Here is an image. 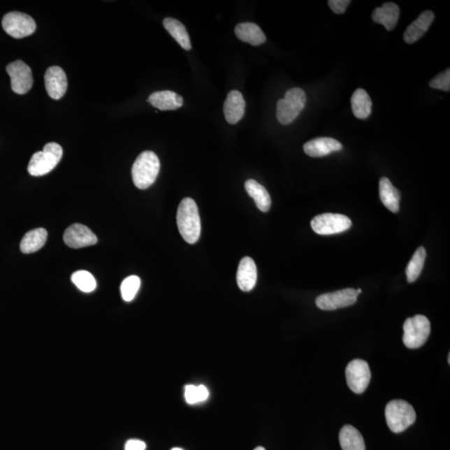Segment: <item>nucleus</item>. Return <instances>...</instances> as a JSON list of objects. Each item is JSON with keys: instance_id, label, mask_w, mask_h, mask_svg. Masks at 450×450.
<instances>
[{"instance_id": "f257e3e1", "label": "nucleus", "mask_w": 450, "mask_h": 450, "mask_svg": "<svg viewBox=\"0 0 450 450\" xmlns=\"http://www.w3.org/2000/svg\"><path fill=\"white\" fill-rule=\"evenodd\" d=\"M177 225L183 239L190 245L196 244L200 239L201 222L196 201L191 198H184L180 203L177 212Z\"/></svg>"}, {"instance_id": "f03ea898", "label": "nucleus", "mask_w": 450, "mask_h": 450, "mask_svg": "<svg viewBox=\"0 0 450 450\" xmlns=\"http://www.w3.org/2000/svg\"><path fill=\"white\" fill-rule=\"evenodd\" d=\"M160 168L159 159L152 151L138 155L132 168L133 184L138 189H146L157 180Z\"/></svg>"}, {"instance_id": "7ed1b4c3", "label": "nucleus", "mask_w": 450, "mask_h": 450, "mask_svg": "<svg viewBox=\"0 0 450 450\" xmlns=\"http://www.w3.org/2000/svg\"><path fill=\"white\" fill-rule=\"evenodd\" d=\"M63 157L62 147L56 143H48L42 151L34 154L30 159L28 172L32 176H43L58 166Z\"/></svg>"}, {"instance_id": "20e7f679", "label": "nucleus", "mask_w": 450, "mask_h": 450, "mask_svg": "<svg viewBox=\"0 0 450 450\" xmlns=\"http://www.w3.org/2000/svg\"><path fill=\"white\" fill-rule=\"evenodd\" d=\"M387 425L393 433H401L412 426L416 419L413 406L402 400H393L385 408Z\"/></svg>"}, {"instance_id": "39448f33", "label": "nucleus", "mask_w": 450, "mask_h": 450, "mask_svg": "<svg viewBox=\"0 0 450 450\" xmlns=\"http://www.w3.org/2000/svg\"><path fill=\"white\" fill-rule=\"evenodd\" d=\"M306 94L300 88H293L285 93L277 103V119L283 125L291 124L305 106Z\"/></svg>"}, {"instance_id": "423d86ee", "label": "nucleus", "mask_w": 450, "mask_h": 450, "mask_svg": "<svg viewBox=\"0 0 450 450\" xmlns=\"http://www.w3.org/2000/svg\"><path fill=\"white\" fill-rule=\"evenodd\" d=\"M430 320L426 316L418 314L405 320L403 342L407 348L418 349L426 344L430 335Z\"/></svg>"}, {"instance_id": "0eeeda50", "label": "nucleus", "mask_w": 450, "mask_h": 450, "mask_svg": "<svg viewBox=\"0 0 450 450\" xmlns=\"http://www.w3.org/2000/svg\"><path fill=\"white\" fill-rule=\"evenodd\" d=\"M352 222L347 216L326 213L317 216L311 222V228L320 235H335L348 231Z\"/></svg>"}, {"instance_id": "6e6552de", "label": "nucleus", "mask_w": 450, "mask_h": 450, "mask_svg": "<svg viewBox=\"0 0 450 450\" xmlns=\"http://www.w3.org/2000/svg\"><path fill=\"white\" fill-rule=\"evenodd\" d=\"M2 26L4 31L15 38L31 36L36 29V21L31 16L16 11L3 16Z\"/></svg>"}, {"instance_id": "1a4fd4ad", "label": "nucleus", "mask_w": 450, "mask_h": 450, "mask_svg": "<svg viewBox=\"0 0 450 450\" xmlns=\"http://www.w3.org/2000/svg\"><path fill=\"white\" fill-rule=\"evenodd\" d=\"M346 382L354 393H362L365 391L371 379L369 363L363 360H354L345 370Z\"/></svg>"}, {"instance_id": "9d476101", "label": "nucleus", "mask_w": 450, "mask_h": 450, "mask_svg": "<svg viewBox=\"0 0 450 450\" xmlns=\"http://www.w3.org/2000/svg\"><path fill=\"white\" fill-rule=\"evenodd\" d=\"M356 289H344L332 293L321 294L316 298V305L322 310H335L351 306L357 302Z\"/></svg>"}, {"instance_id": "9b49d317", "label": "nucleus", "mask_w": 450, "mask_h": 450, "mask_svg": "<svg viewBox=\"0 0 450 450\" xmlns=\"http://www.w3.org/2000/svg\"><path fill=\"white\" fill-rule=\"evenodd\" d=\"M6 71L11 80V88L15 93L24 94L31 89L34 80L31 68L21 60L8 64Z\"/></svg>"}, {"instance_id": "f8f14e48", "label": "nucleus", "mask_w": 450, "mask_h": 450, "mask_svg": "<svg viewBox=\"0 0 450 450\" xmlns=\"http://www.w3.org/2000/svg\"><path fill=\"white\" fill-rule=\"evenodd\" d=\"M64 241L68 247L80 249L97 244L98 238L85 225L73 224L64 232Z\"/></svg>"}, {"instance_id": "ddd939ff", "label": "nucleus", "mask_w": 450, "mask_h": 450, "mask_svg": "<svg viewBox=\"0 0 450 450\" xmlns=\"http://www.w3.org/2000/svg\"><path fill=\"white\" fill-rule=\"evenodd\" d=\"M45 88L50 97L56 99H61L66 94L68 88L66 73L58 66H52L47 69L45 75Z\"/></svg>"}, {"instance_id": "4468645a", "label": "nucleus", "mask_w": 450, "mask_h": 450, "mask_svg": "<svg viewBox=\"0 0 450 450\" xmlns=\"http://www.w3.org/2000/svg\"><path fill=\"white\" fill-rule=\"evenodd\" d=\"M245 99L240 91H231L224 103V114L227 122L231 124L239 122L245 115Z\"/></svg>"}, {"instance_id": "2eb2a0df", "label": "nucleus", "mask_w": 450, "mask_h": 450, "mask_svg": "<svg viewBox=\"0 0 450 450\" xmlns=\"http://www.w3.org/2000/svg\"><path fill=\"white\" fill-rule=\"evenodd\" d=\"M341 150L342 144L340 141L326 137L314 138L305 143L304 145L305 153L313 158L326 157Z\"/></svg>"}, {"instance_id": "dca6fc26", "label": "nucleus", "mask_w": 450, "mask_h": 450, "mask_svg": "<svg viewBox=\"0 0 450 450\" xmlns=\"http://www.w3.org/2000/svg\"><path fill=\"white\" fill-rule=\"evenodd\" d=\"M257 267L254 259L250 257L242 259L237 272V283L241 291H252L257 282Z\"/></svg>"}, {"instance_id": "f3484780", "label": "nucleus", "mask_w": 450, "mask_h": 450, "mask_svg": "<svg viewBox=\"0 0 450 450\" xmlns=\"http://www.w3.org/2000/svg\"><path fill=\"white\" fill-rule=\"evenodd\" d=\"M434 20V13L430 10L423 12L405 30L404 40L407 44L418 41L428 31Z\"/></svg>"}, {"instance_id": "a211bd4d", "label": "nucleus", "mask_w": 450, "mask_h": 450, "mask_svg": "<svg viewBox=\"0 0 450 450\" xmlns=\"http://www.w3.org/2000/svg\"><path fill=\"white\" fill-rule=\"evenodd\" d=\"M400 10L397 4L385 3L382 7L376 8L372 15L375 22L382 24L385 29L391 31L395 29L400 19Z\"/></svg>"}, {"instance_id": "6ab92c4d", "label": "nucleus", "mask_w": 450, "mask_h": 450, "mask_svg": "<svg viewBox=\"0 0 450 450\" xmlns=\"http://www.w3.org/2000/svg\"><path fill=\"white\" fill-rule=\"evenodd\" d=\"M148 102L159 110H175L183 106V98L170 90L159 91L150 95Z\"/></svg>"}, {"instance_id": "aec40b11", "label": "nucleus", "mask_w": 450, "mask_h": 450, "mask_svg": "<svg viewBox=\"0 0 450 450\" xmlns=\"http://www.w3.org/2000/svg\"><path fill=\"white\" fill-rule=\"evenodd\" d=\"M379 197L384 205L392 213L400 210L401 194L386 177L379 180Z\"/></svg>"}, {"instance_id": "412c9836", "label": "nucleus", "mask_w": 450, "mask_h": 450, "mask_svg": "<svg viewBox=\"0 0 450 450\" xmlns=\"http://www.w3.org/2000/svg\"><path fill=\"white\" fill-rule=\"evenodd\" d=\"M235 32L240 41L249 43L251 45H261L266 41V34L256 24H239L236 26Z\"/></svg>"}, {"instance_id": "4be33fe9", "label": "nucleus", "mask_w": 450, "mask_h": 450, "mask_svg": "<svg viewBox=\"0 0 450 450\" xmlns=\"http://www.w3.org/2000/svg\"><path fill=\"white\" fill-rule=\"evenodd\" d=\"M340 444L343 450H365L361 432L351 426H344L340 432Z\"/></svg>"}, {"instance_id": "5701e85b", "label": "nucleus", "mask_w": 450, "mask_h": 450, "mask_svg": "<svg viewBox=\"0 0 450 450\" xmlns=\"http://www.w3.org/2000/svg\"><path fill=\"white\" fill-rule=\"evenodd\" d=\"M48 233L46 229L38 228L26 233L20 243L21 252L32 254L40 250L46 243Z\"/></svg>"}, {"instance_id": "b1692460", "label": "nucleus", "mask_w": 450, "mask_h": 450, "mask_svg": "<svg viewBox=\"0 0 450 450\" xmlns=\"http://www.w3.org/2000/svg\"><path fill=\"white\" fill-rule=\"evenodd\" d=\"M246 191L251 198H254L258 209L262 212H268L271 206V198L267 189L257 181L249 180L245 182Z\"/></svg>"}, {"instance_id": "393cba45", "label": "nucleus", "mask_w": 450, "mask_h": 450, "mask_svg": "<svg viewBox=\"0 0 450 450\" xmlns=\"http://www.w3.org/2000/svg\"><path fill=\"white\" fill-rule=\"evenodd\" d=\"M163 24L164 27L184 50H191V42H190L187 29L180 21L173 18H166L164 20Z\"/></svg>"}, {"instance_id": "a878e982", "label": "nucleus", "mask_w": 450, "mask_h": 450, "mask_svg": "<svg viewBox=\"0 0 450 450\" xmlns=\"http://www.w3.org/2000/svg\"><path fill=\"white\" fill-rule=\"evenodd\" d=\"M352 111L354 116L365 119L371 114L372 101L369 94L365 89H358L351 98Z\"/></svg>"}, {"instance_id": "bb28decb", "label": "nucleus", "mask_w": 450, "mask_h": 450, "mask_svg": "<svg viewBox=\"0 0 450 450\" xmlns=\"http://www.w3.org/2000/svg\"><path fill=\"white\" fill-rule=\"evenodd\" d=\"M426 254V250L423 247H419L415 251L406 268L407 280L409 283H414L421 275L423 266H425Z\"/></svg>"}, {"instance_id": "cd10ccee", "label": "nucleus", "mask_w": 450, "mask_h": 450, "mask_svg": "<svg viewBox=\"0 0 450 450\" xmlns=\"http://www.w3.org/2000/svg\"><path fill=\"white\" fill-rule=\"evenodd\" d=\"M71 280L76 287L85 293L93 292L96 289L97 283L94 277L89 272L80 270L73 273Z\"/></svg>"}, {"instance_id": "c85d7f7f", "label": "nucleus", "mask_w": 450, "mask_h": 450, "mask_svg": "<svg viewBox=\"0 0 450 450\" xmlns=\"http://www.w3.org/2000/svg\"><path fill=\"white\" fill-rule=\"evenodd\" d=\"M141 281L136 275L127 277L121 284L120 291L123 300L131 302L135 298L138 289L140 288Z\"/></svg>"}, {"instance_id": "c756f323", "label": "nucleus", "mask_w": 450, "mask_h": 450, "mask_svg": "<svg viewBox=\"0 0 450 450\" xmlns=\"http://www.w3.org/2000/svg\"><path fill=\"white\" fill-rule=\"evenodd\" d=\"M430 86L433 89L447 91L449 92L450 89V69H447V71L434 78L430 82Z\"/></svg>"}, {"instance_id": "7c9ffc66", "label": "nucleus", "mask_w": 450, "mask_h": 450, "mask_svg": "<svg viewBox=\"0 0 450 450\" xmlns=\"http://www.w3.org/2000/svg\"><path fill=\"white\" fill-rule=\"evenodd\" d=\"M185 400L189 405L200 403L198 399V388L194 385H186L184 392Z\"/></svg>"}, {"instance_id": "2f4dec72", "label": "nucleus", "mask_w": 450, "mask_h": 450, "mask_svg": "<svg viewBox=\"0 0 450 450\" xmlns=\"http://www.w3.org/2000/svg\"><path fill=\"white\" fill-rule=\"evenodd\" d=\"M350 3L351 1L349 0H330L328 1V6L331 7L332 11L338 15L344 14Z\"/></svg>"}, {"instance_id": "473e14b6", "label": "nucleus", "mask_w": 450, "mask_h": 450, "mask_svg": "<svg viewBox=\"0 0 450 450\" xmlns=\"http://www.w3.org/2000/svg\"><path fill=\"white\" fill-rule=\"evenodd\" d=\"M146 444L140 440H129L125 444V450H145Z\"/></svg>"}, {"instance_id": "72a5a7b5", "label": "nucleus", "mask_w": 450, "mask_h": 450, "mask_svg": "<svg viewBox=\"0 0 450 450\" xmlns=\"http://www.w3.org/2000/svg\"><path fill=\"white\" fill-rule=\"evenodd\" d=\"M197 388L200 402L205 401L208 398H209V391H208V389L205 386H203V385H198Z\"/></svg>"}, {"instance_id": "f704fd0d", "label": "nucleus", "mask_w": 450, "mask_h": 450, "mask_svg": "<svg viewBox=\"0 0 450 450\" xmlns=\"http://www.w3.org/2000/svg\"><path fill=\"white\" fill-rule=\"evenodd\" d=\"M254 450H266V449H265V448H263V447H257L256 449H255Z\"/></svg>"}, {"instance_id": "c9c22d12", "label": "nucleus", "mask_w": 450, "mask_h": 450, "mask_svg": "<svg viewBox=\"0 0 450 450\" xmlns=\"http://www.w3.org/2000/svg\"><path fill=\"white\" fill-rule=\"evenodd\" d=\"M362 293L361 289H357V293H358V294H360V293Z\"/></svg>"}, {"instance_id": "e433bc0d", "label": "nucleus", "mask_w": 450, "mask_h": 450, "mask_svg": "<svg viewBox=\"0 0 450 450\" xmlns=\"http://www.w3.org/2000/svg\"><path fill=\"white\" fill-rule=\"evenodd\" d=\"M171 450H184V449H182L180 448H174V449H172Z\"/></svg>"}, {"instance_id": "4c0bfd02", "label": "nucleus", "mask_w": 450, "mask_h": 450, "mask_svg": "<svg viewBox=\"0 0 450 450\" xmlns=\"http://www.w3.org/2000/svg\"><path fill=\"white\" fill-rule=\"evenodd\" d=\"M449 360H450V354H449V358H448V362H449V363H450V361H449Z\"/></svg>"}]
</instances>
